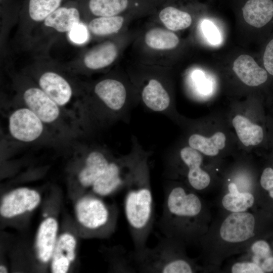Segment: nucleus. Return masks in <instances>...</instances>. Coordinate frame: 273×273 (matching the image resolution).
Masks as SVG:
<instances>
[{
	"mask_svg": "<svg viewBox=\"0 0 273 273\" xmlns=\"http://www.w3.org/2000/svg\"><path fill=\"white\" fill-rule=\"evenodd\" d=\"M53 101L79 122L81 92L79 84L65 66L48 60L46 56L37 60L23 72Z\"/></svg>",
	"mask_w": 273,
	"mask_h": 273,
	"instance_id": "f257e3e1",
	"label": "nucleus"
},
{
	"mask_svg": "<svg viewBox=\"0 0 273 273\" xmlns=\"http://www.w3.org/2000/svg\"><path fill=\"white\" fill-rule=\"evenodd\" d=\"M16 92L14 101L31 109L55 135L70 134L76 130L78 120L48 96L24 72L13 78Z\"/></svg>",
	"mask_w": 273,
	"mask_h": 273,
	"instance_id": "f03ea898",
	"label": "nucleus"
},
{
	"mask_svg": "<svg viewBox=\"0 0 273 273\" xmlns=\"http://www.w3.org/2000/svg\"><path fill=\"white\" fill-rule=\"evenodd\" d=\"M144 170L132 171L125 185L124 212L135 250L146 247L154 220L153 195Z\"/></svg>",
	"mask_w": 273,
	"mask_h": 273,
	"instance_id": "7ed1b4c3",
	"label": "nucleus"
},
{
	"mask_svg": "<svg viewBox=\"0 0 273 273\" xmlns=\"http://www.w3.org/2000/svg\"><path fill=\"white\" fill-rule=\"evenodd\" d=\"M202 203L195 193L181 186L168 189L165 193L163 209L159 221L166 237L175 240L197 230Z\"/></svg>",
	"mask_w": 273,
	"mask_h": 273,
	"instance_id": "20e7f679",
	"label": "nucleus"
},
{
	"mask_svg": "<svg viewBox=\"0 0 273 273\" xmlns=\"http://www.w3.org/2000/svg\"><path fill=\"white\" fill-rule=\"evenodd\" d=\"M176 240L165 237L154 248L129 252L136 272L192 273V263L180 253Z\"/></svg>",
	"mask_w": 273,
	"mask_h": 273,
	"instance_id": "39448f33",
	"label": "nucleus"
},
{
	"mask_svg": "<svg viewBox=\"0 0 273 273\" xmlns=\"http://www.w3.org/2000/svg\"><path fill=\"white\" fill-rule=\"evenodd\" d=\"M83 22V17L77 0L70 1L47 17L33 32L26 49L46 54L52 44L68 33L78 23Z\"/></svg>",
	"mask_w": 273,
	"mask_h": 273,
	"instance_id": "423d86ee",
	"label": "nucleus"
},
{
	"mask_svg": "<svg viewBox=\"0 0 273 273\" xmlns=\"http://www.w3.org/2000/svg\"><path fill=\"white\" fill-rule=\"evenodd\" d=\"M8 114V130L14 140L24 143L35 142L50 133L44 123L31 109L15 101Z\"/></svg>",
	"mask_w": 273,
	"mask_h": 273,
	"instance_id": "0eeeda50",
	"label": "nucleus"
},
{
	"mask_svg": "<svg viewBox=\"0 0 273 273\" xmlns=\"http://www.w3.org/2000/svg\"><path fill=\"white\" fill-rule=\"evenodd\" d=\"M71 0H25L21 5L17 39L26 48L33 32L50 14Z\"/></svg>",
	"mask_w": 273,
	"mask_h": 273,
	"instance_id": "6e6552de",
	"label": "nucleus"
},
{
	"mask_svg": "<svg viewBox=\"0 0 273 273\" xmlns=\"http://www.w3.org/2000/svg\"><path fill=\"white\" fill-rule=\"evenodd\" d=\"M118 49L112 41H106L87 50L65 67L73 74L96 71L111 65L116 59Z\"/></svg>",
	"mask_w": 273,
	"mask_h": 273,
	"instance_id": "1a4fd4ad",
	"label": "nucleus"
},
{
	"mask_svg": "<svg viewBox=\"0 0 273 273\" xmlns=\"http://www.w3.org/2000/svg\"><path fill=\"white\" fill-rule=\"evenodd\" d=\"M75 211L79 223L87 229L99 230L112 220L108 207L99 198L87 196L76 204Z\"/></svg>",
	"mask_w": 273,
	"mask_h": 273,
	"instance_id": "9d476101",
	"label": "nucleus"
},
{
	"mask_svg": "<svg viewBox=\"0 0 273 273\" xmlns=\"http://www.w3.org/2000/svg\"><path fill=\"white\" fill-rule=\"evenodd\" d=\"M255 226L254 216L247 212H232L222 222L219 235L226 242H244L254 235Z\"/></svg>",
	"mask_w": 273,
	"mask_h": 273,
	"instance_id": "9b49d317",
	"label": "nucleus"
},
{
	"mask_svg": "<svg viewBox=\"0 0 273 273\" xmlns=\"http://www.w3.org/2000/svg\"><path fill=\"white\" fill-rule=\"evenodd\" d=\"M40 201V195L36 191L26 188H18L3 198L0 213L5 217H12L33 210Z\"/></svg>",
	"mask_w": 273,
	"mask_h": 273,
	"instance_id": "f8f14e48",
	"label": "nucleus"
},
{
	"mask_svg": "<svg viewBox=\"0 0 273 273\" xmlns=\"http://www.w3.org/2000/svg\"><path fill=\"white\" fill-rule=\"evenodd\" d=\"M84 22L98 17L120 15L131 6V0H77Z\"/></svg>",
	"mask_w": 273,
	"mask_h": 273,
	"instance_id": "ddd939ff",
	"label": "nucleus"
},
{
	"mask_svg": "<svg viewBox=\"0 0 273 273\" xmlns=\"http://www.w3.org/2000/svg\"><path fill=\"white\" fill-rule=\"evenodd\" d=\"M182 161L188 168L187 174L190 185L195 190H202L207 188L210 182L208 173L201 168L203 161L201 154L198 150L186 147L180 150Z\"/></svg>",
	"mask_w": 273,
	"mask_h": 273,
	"instance_id": "4468645a",
	"label": "nucleus"
},
{
	"mask_svg": "<svg viewBox=\"0 0 273 273\" xmlns=\"http://www.w3.org/2000/svg\"><path fill=\"white\" fill-rule=\"evenodd\" d=\"M94 92L107 108L113 111L120 110L126 100V91L124 86L115 79L100 80L95 85Z\"/></svg>",
	"mask_w": 273,
	"mask_h": 273,
	"instance_id": "2eb2a0df",
	"label": "nucleus"
},
{
	"mask_svg": "<svg viewBox=\"0 0 273 273\" xmlns=\"http://www.w3.org/2000/svg\"><path fill=\"white\" fill-rule=\"evenodd\" d=\"M110 162L99 151L94 150L88 153L78 174L80 184L84 188L92 187L105 172Z\"/></svg>",
	"mask_w": 273,
	"mask_h": 273,
	"instance_id": "dca6fc26",
	"label": "nucleus"
},
{
	"mask_svg": "<svg viewBox=\"0 0 273 273\" xmlns=\"http://www.w3.org/2000/svg\"><path fill=\"white\" fill-rule=\"evenodd\" d=\"M233 70L245 84L256 86L265 83L268 78V73L260 67L254 59L248 55L238 57L233 64Z\"/></svg>",
	"mask_w": 273,
	"mask_h": 273,
	"instance_id": "f3484780",
	"label": "nucleus"
},
{
	"mask_svg": "<svg viewBox=\"0 0 273 273\" xmlns=\"http://www.w3.org/2000/svg\"><path fill=\"white\" fill-rule=\"evenodd\" d=\"M76 240L68 233L61 235L57 240L52 256V271L54 273L67 272L75 257Z\"/></svg>",
	"mask_w": 273,
	"mask_h": 273,
	"instance_id": "a211bd4d",
	"label": "nucleus"
},
{
	"mask_svg": "<svg viewBox=\"0 0 273 273\" xmlns=\"http://www.w3.org/2000/svg\"><path fill=\"white\" fill-rule=\"evenodd\" d=\"M242 13L249 25L257 28L264 27L273 20V0H248Z\"/></svg>",
	"mask_w": 273,
	"mask_h": 273,
	"instance_id": "6ab92c4d",
	"label": "nucleus"
},
{
	"mask_svg": "<svg viewBox=\"0 0 273 273\" xmlns=\"http://www.w3.org/2000/svg\"><path fill=\"white\" fill-rule=\"evenodd\" d=\"M58 223L53 218H48L40 224L36 237L37 256L43 262H48L53 254L56 243Z\"/></svg>",
	"mask_w": 273,
	"mask_h": 273,
	"instance_id": "aec40b11",
	"label": "nucleus"
},
{
	"mask_svg": "<svg viewBox=\"0 0 273 273\" xmlns=\"http://www.w3.org/2000/svg\"><path fill=\"white\" fill-rule=\"evenodd\" d=\"M142 99L145 104L154 111H162L169 105L170 97L162 84L151 79L143 88Z\"/></svg>",
	"mask_w": 273,
	"mask_h": 273,
	"instance_id": "412c9836",
	"label": "nucleus"
},
{
	"mask_svg": "<svg viewBox=\"0 0 273 273\" xmlns=\"http://www.w3.org/2000/svg\"><path fill=\"white\" fill-rule=\"evenodd\" d=\"M232 123L238 138L245 146H256L262 142V127L252 123L247 117L237 115L233 118Z\"/></svg>",
	"mask_w": 273,
	"mask_h": 273,
	"instance_id": "4be33fe9",
	"label": "nucleus"
},
{
	"mask_svg": "<svg viewBox=\"0 0 273 273\" xmlns=\"http://www.w3.org/2000/svg\"><path fill=\"white\" fill-rule=\"evenodd\" d=\"M124 17L120 15L93 18L86 23L90 35L105 37L117 33L122 28Z\"/></svg>",
	"mask_w": 273,
	"mask_h": 273,
	"instance_id": "5701e85b",
	"label": "nucleus"
},
{
	"mask_svg": "<svg viewBox=\"0 0 273 273\" xmlns=\"http://www.w3.org/2000/svg\"><path fill=\"white\" fill-rule=\"evenodd\" d=\"M225 136L222 132H216L210 138H206L199 134H193L189 139V145L207 156H214L225 146Z\"/></svg>",
	"mask_w": 273,
	"mask_h": 273,
	"instance_id": "b1692460",
	"label": "nucleus"
},
{
	"mask_svg": "<svg viewBox=\"0 0 273 273\" xmlns=\"http://www.w3.org/2000/svg\"><path fill=\"white\" fill-rule=\"evenodd\" d=\"M229 193L225 195L222 199L223 207L231 212L246 211L254 204V197L248 192H240L236 185L234 183L228 186Z\"/></svg>",
	"mask_w": 273,
	"mask_h": 273,
	"instance_id": "393cba45",
	"label": "nucleus"
},
{
	"mask_svg": "<svg viewBox=\"0 0 273 273\" xmlns=\"http://www.w3.org/2000/svg\"><path fill=\"white\" fill-rule=\"evenodd\" d=\"M159 18L169 30L177 31L189 27L192 22L191 15L172 6L165 7L160 11Z\"/></svg>",
	"mask_w": 273,
	"mask_h": 273,
	"instance_id": "a878e982",
	"label": "nucleus"
},
{
	"mask_svg": "<svg viewBox=\"0 0 273 273\" xmlns=\"http://www.w3.org/2000/svg\"><path fill=\"white\" fill-rule=\"evenodd\" d=\"M145 41L151 49L165 50L176 47L179 40L178 36L172 31L161 28H154L147 32Z\"/></svg>",
	"mask_w": 273,
	"mask_h": 273,
	"instance_id": "bb28decb",
	"label": "nucleus"
},
{
	"mask_svg": "<svg viewBox=\"0 0 273 273\" xmlns=\"http://www.w3.org/2000/svg\"><path fill=\"white\" fill-rule=\"evenodd\" d=\"M1 1V42L4 48L9 31L15 23H18L21 6L13 0Z\"/></svg>",
	"mask_w": 273,
	"mask_h": 273,
	"instance_id": "cd10ccee",
	"label": "nucleus"
},
{
	"mask_svg": "<svg viewBox=\"0 0 273 273\" xmlns=\"http://www.w3.org/2000/svg\"><path fill=\"white\" fill-rule=\"evenodd\" d=\"M89 34L86 24L82 22L76 24L68 33L67 36L71 42L79 45L87 41Z\"/></svg>",
	"mask_w": 273,
	"mask_h": 273,
	"instance_id": "c85d7f7f",
	"label": "nucleus"
},
{
	"mask_svg": "<svg viewBox=\"0 0 273 273\" xmlns=\"http://www.w3.org/2000/svg\"><path fill=\"white\" fill-rule=\"evenodd\" d=\"M202 29L204 35L210 44L218 45L221 43V34L217 27L211 21L204 20L202 23Z\"/></svg>",
	"mask_w": 273,
	"mask_h": 273,
	"instance_id": "c756f323",
	"label": "nucleus"
},
{
	"mask_svg": "<svg viewBox=\"0 0 273 273\" xmlns=\"http://www.w3.org/2000/svg\"><path fill=\"white\" fill-rule=\"evenodd\" d=\"M233 273H263L262 268L254 262H243L235 263L232 267Z\"/></svg>",
	"mask_w": 273,
	"mask_h": 273,
	"instance_id": "7c9ffc66",
	"label": "nucleus"
},
{
	"mask_svg": "<svg viewBox=\"0 0 273 273\" xmlns=\"http://www.w3.org/2000/svg\"><path fill=\"white\" fill-rule=\"evenodd\" d=\"M252 252L258 260L265 259L270 256L271 250L268 244L264 240L255 242L251 246Z\"/></svg>",
	"mask_w": 273,
	"mask_h": 273,
	"instance_id": "2f4dec72",
	"label": "nucleus"
},
{
	"mask_svg": "<svg viewBox=\"0 0 273 273\" xmlns=\"http://www.w3.org/2000/svg\"><path fill=\"white\" fill-rule=\"evenodd\" d=\"M264 69L273 76V37L267 43L262 57Z\"/></svg>",
	"mask_w": 273,
	"mask_h": 273,
	"instance_id": "473e14b6",
	"label": "nucleus"
},
{
	"mask_svg": "<svg viewBox=\"0 0 273 273\" xmlns=\"http://www.w3.org/2000/svg\"><path fill=\"white\" fill-rule=\"evenodd\" d=\"M260 185L273 199V168L267 167L264 169L260 178Z\"/></svg>",
	"mask_w": 273,
	"mask_h": 273,
	"instance_id": "72a5a7b5",
	"label": "nucleus"
},
{
	"mask_svg": "<svg viewBox=\"0 0 273 273\" xmlns=\"http://www.w3.org/2000/svg\"><path fill=\"white\" fill-rule=\"evenodd\" d=\"M262 269L264 272H271L273 271V257L269 256L264 259L262 264Z\"/></svg>",
	"mask_w": 273,
	"mask_h": 273,
	"instance_id": "f704fd0d",
	"label": "nucleus"
},
{
	"mask_svg": "<svg viewBox=\"0 0 273 273\" xmlns=\"http://www.w3.org/2000/svg\"><path fill=\"white\" fill-rule=\"evenodd\" d=\"M7 270L4 266L1 265L0 266V272L1 273H6L7 272Z\"/></svg>",
	"mask_w": 273,
	"mask_h": 273,
	"instance_id": "c9c22d12",
	"label": "nucleus"
}]
</instances>
